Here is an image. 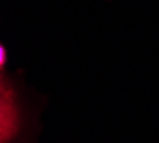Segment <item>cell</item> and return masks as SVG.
Instances as JSON below:
<instances>
[{"instance_id": "obj_1", "label": "cell", "mask_w": 159, "mask_h": 143, "mask_svg": "<svg viewBox=\"0 0 159 143\" xmlns=\"http://www.w3.org/2000/svg\"><path fill=\"white\" fill-rule=\"evenodd\" d=\"M20 115L13 95L0 97V143H9L17 135Z\"/></svg>"}, {"instance_id": "obj_2", "label": "cell", "mask_w": 159, "mask_h": 143, "mask_svg": "<svg viewBox=\"0 0 159 143\" xmlns=\"http://www.w3.org/2000/svg\"><path fill=\"white\" fill-rule=\"evenodd\" d=\"M4 95H11V91H10V88L6 85V82L0 75V97H4Z\"/></svg>"}]
</instances>
